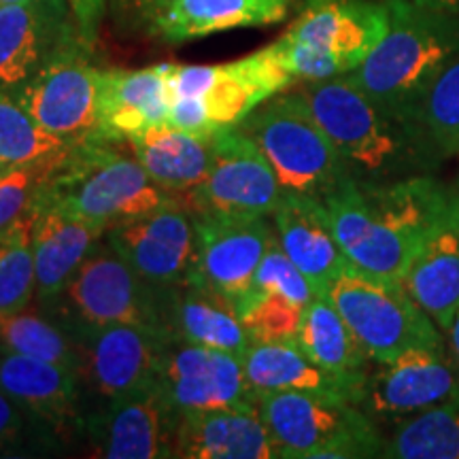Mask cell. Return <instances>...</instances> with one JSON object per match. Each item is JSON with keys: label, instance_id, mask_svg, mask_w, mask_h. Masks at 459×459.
<instances>
[{"label": "cell", "instance_id": "cell-1", "mask_svg": "<svg viewBox=\"0 0 459 459\" xmlns=\"http://www.w3.org/2000/svg\"><path fill=\"white\" fill-rule=\"evenodd\" d=\"M455 196L432 175L394 181L347 177L324 203L349 264L372 277L400 281Z\"/></svg>", "mask_w": 459, "mask_h": 459}, {"label": "cell", "instance_id": "cell-2", "mask_svg": "<svg viewBox=\"0 0 459 459\" xmlns=\"http://www.w3.org/2000/svg\"><path fill=\"white\" fill-rule=\"evenodd\" d=\"M298 91L355 179L394 181L428 175L443 158L421 130L377 105L349 74L304 82Z\"/></svg>", "mask_w": 459, "mask_h": 459}, {"label": "cell", "instance_id": "cell-3", "mask_svg": "<svg viewBox=\"0 0 459 459\" xmlns=\"http://www.w3.org/2000/svg\"><path fill=\"white\" fill-rule=\"evenodd\" d=\"M385 37L347 74L377 105L421 130L417 119L423 100L459 56V15L419 7L411 0H385Z\"/></svg>", "mask_w": 459, "mask_h": 459}, {"label": "cell", "instance_id": "cell-4", "mask_svg": "<svg viewBox=\"0 0 459 459\" xmlns=\"http://www.w3.org/2000/svg\"><path fill=\"white\" fill-rule=\"evenodd\" d=\"M175 200L117 141L73 145L39 189L37 204L56 206L100 228L141 217Z\"/></svg>", "mask_w": 459, "mask_h": 459}, {"label": "cell", "instance_id": "cell-5", "mask_svg": "<svg viewBox=\"0 0 459 459\" xmlns=\"http://www.w3.org/2000/svg\"><path fill=\"white\" fill-rule=\"evenodd\" d=\"M387 26L385 0H304L271 48L296 82H324L358 68Z\"/></svg>", "mask_w": 459, "mask_h": 459}, {"label": "cell", "instance_id": "cell-6", "mask_svg": "<svg viewBox=\"0 0 459 459\" xmlns=\"http://www.w3.org/2000/svg\"><path fill=\"white\" fill-rule=\"evenodd\" d=\"M237 128L262 149L283 194L324 200L338 183L351 177L298 90L273 96Z\"/></svg>", "mask_w": 459, "mask_h": 459}, {"label": "cell", "instance_id": "cell-7", "mask_svg": "<svg viewBox=\"0 0 459 459\" xmlns=\"http://www.w3.org/2000/svg\"><path fill=\"white\" fill-rule=\"evenodd\" d=\"M254 404L283 459L381 457L385 436L358 404L300 392L254 394Z\"/></svg>", "mask_w": 459, "mask_h": 459}, {"label": "cell", "instance_id": "cell-8", "mask_svg": "<svg viewBox=\"0 0 459 459\" xmlns=\"http://www.w3.org/2000/svg\"><path fill=\"white\" fill-rule=\"evenodd\" d=\"M328 300L342 315L372 364L411 349L445 347L443 330L412 300L400 281L372 277L349 264L332 281Z\"/></svg>", "mask_w": 459, "mask_h": 459}, {"label": "cell", "instance_id": "cell-9", "mask_svg": "<svg viewBox=\"0 0 459 459\" xmlns=\"http://www.w3.org/2000/svg\"><path fill=\"white\" fill-rule=\"evenodd\" d=\"M156 298L158 287L145 283L102 237L43 311L68 332L113 324L156 330Z\"/></svg>", "mask_w": 459, "mask_h": 459}, {"label": "cell", "instance_id": "cell-10", "mask_svg": "<svg viewBox=\"0 0 459 459\" xmlns=\"http://www.w3.org/2000/svg\"><path fill=\"white\" fill-rule=\"evenodd\" d=\"M177 200L194 217L251 220L273 215L283 189L262 149L238 128H226L215 132L204 181Z\"/></svg>", "mask_w": 459, "mask_h": 459}, {"label": "cell", "instance_id": "cell-11", "mask_svg": "<svg viewBox=\"0 0 459 459\" xmlns=\"http://www.w3.org/2000/svg\"><path fill=\"white\" fill-rule=\"evenodd\" d=\"M94 48L77 34L13 94L34 122L71 145L99 139L100 68L94 65Z\"/></svg>", "mask_w": 459, "mask_h": 459}, {"label": "cell", "instance_id": "cell-12", "mask_svg": "<svg viewBox=\"0 0 459 459\" xmlns=\"http://www.w3.org/2000/svg\"><path fill=\"white\" fill-rule=\"evenodd\" d=\"M83 412L102 402L152 387L158 351L166 338L139 324H113L71 332Z\"/></svg>", "mask_w": 459, "mask_h": 459}, {"label": "cell", "instance_id": "cell-13", "mask_svg": "<svg viewBox=\"0 0 459 459\" xmlns=\"http://www.w3.org/2000/svg\"><path fill=\"white\" fill-rule=\"evenodd\" d=\"M152 387L177 415L255 406L243 358L181 341L162 342Z\"/></svg>", "mask_w": 459, "mask_h": 459}, {"label": "cell", "instance_id": "cell-14", "mask_svg": "<svg viewBox=\"0 0 459 459\" xmlns=\"http://www.w3.org/2000/svg\"><path fill=\"white\" fill-rule=\"evenodd\" d=\"M459 404V368L449 349H411L372 364L359 409L377 423H400L436 406Z\"/></svg>", "mask_w": 459, "mask_h": 459}, {"label": "cell", "instance_id": "cell-15", "mask_svg": "<svg viewBox=\"0 0 459 459\" xmlns=\"http://www.w3.org/2000/svg\"><path fill=\"white\" fill-rule=\"evenodd\" d=\"M108 245L149 285L186 283L196 254L194 217L179 200L107 228Z\"/></svg>", "mask_w": 459, "mask_h": 459}, {"label": "cell", "instance_id": "cell-16", "mask_svg": "<svg viewBox=\"0 0 459 459\" xmlns=\"http://www.w3.org/2000/svg\"><path fill=\"white\" fill-rule=\"evenodd\" d=\"M177 412L153 387L91 406L83 412L82 440L107 459H170Z\"/></svg>", "mask_w": 459, "mask_h": 459}, {"label": "cell", "instance_id": "cell-17", "mask_svg": "<svg viewBox=\"0 0 459 459\" xmlns=\"http://www.w3.org/2000/svg\"><path fill=\"white\" fill-rule=\"evenodd\" d=\"M194 226L196 254L187 281L226 296L237 307L254 287L257 266L274 240V228L266 217H194Z\"/></svg>", "mask_w": 459, "mask_h": 459}, {"label": "cell", "instance_id": "cell-18", "mask_svg": "<svg viewBox=\"0 0 459 459\" xmlns=\"http://www.w3.org/2000/svg\"><path fill=\"white\" fill-rule=\"evenodd\" d=\"M77 34L68 0L0 4V90L17 94Z\"/></svg>", "mask_w": 459, "mask_h": 459}, {"label": "cell", "instance_id": "cell-19", "mask_svg": "<svg viewBox=\"0 0 459 459\" xmlns=\"http://www.w3.org/2000/svg\"><path fill=\"white\" fill-rule=\"evenodd\" d=\"M0 389L65 446L82 440V389L71 368L0 344Z\"/></svg>", "mask_w": 459, "mask_h": 459}, {"label": "cell", "instance_id": "cell-20", "mask_svg": "<svg viewBox=\"0 0 459 459\" xmlns=\"http://www.w3.org/2000/svg\"><path fill=\"white\" fill-rule=\"evenodd\" d=\"M156 330L166 341L220 349L238 358L251 347L234 302L189 281L158 287Z\"/></svg>", "mask_w": 459, "mask_h": 459}, {"label": "cell", "instance_id": "cell-21", "mask_svg": "<svg viewBox=\"0 0 459 459\" xmlns=\"http://www.w3.org/2000/svg\"><path fill=\"white\" fill-rule=\"evenodd\" d=\"M271 217L285 255L308 279L315 296H328L332 281L349 266V260L338 245L324 200L283 194Z\"/></svg>", "mask_w": 459, "mask_h": 459}, {"label": "cell", "instance_id": "cell-22", "mask_svg": "<svg viewBox=\"0 0 459 459\" xmlns=\"http://www.w3.org/2000/svg\"><path fill=\"white\" fill-rule=\"evenodd\" d=\"M170 65L124 71L100 68L99 74V139L128 143L132 134L169 122Z\"/></svg>", "mask_w": 459, "mask_h": 459}, {"label": "cell", "instance_id": "cell-23", "mask_svg": "<svg viewBox=\"0 0 459 459\" xmlns=\"http://www.w3.org/2000/svg\"><path fill=\"white\" fill-rule=\"evenodd\" d=\"M177 459H277L271 432L255 406L181 412L172 434Z\"/></svg>", "mask_w": 459, "mask_h": 459}, {"label": "cell", "instance_id": "cell-24", "mask_svg": "<svg viewBox=\"0 0 459 459\" xmlns=\"http://www.w3.org/2000/svg\"><path fill=\"white\" fill-rule=\"evenodd\" d=\"M107 230L79 217H73L56 206L34 203L32 251L37 273L34 302L48 308L74 271L82 266L91 247L105 237Z\"/></svg>", "mask_w": 459, "mask_h": 459}, {"label": "cell", "instance_id": "cell-25", "mask_svg": "<svg viewBox=\"0 0 459 459\" xmlns=\"http://www.w3.org/2000/svg\"><path fill=\"white\" fill-rule=\"evenodd\" d=\"M296 83L271 45L240 60L215 65V77L203 100L217 130L237 128L257 107Z\"/></svg>", "mask_w": 459, "mask_h": 459}, {"label": "cell", "instance_id": "cell-26", "mask_svg": "<svg viewBox=\"0 0 459 459\" xmlns=\"http://www.w3.org/2000/svg\"><path fill=\"white\" fill-rule=\"evenodd\" d=\"M400 283L440 330L449 328L459 311V192Z\"/></svg>", "mask_w": 459, "mask_h": 459}, {"label": "cell", "instance_id": "cell-27", "mask_svg": "<svg viewBox=\"0 0 459 459\" xmlns=\"http://www.w3.org/2000/svg\"><path fill=\"white\" fill-rule=\"evenodd\" d=\"M291 4L294 0H175L152 37L179 45L238 28L273 26L290 15Z\"/></svg>", "mask_w": 459, "mask_h": 459}, {"label": "cell", "instance_id": "cell-28", "mask_svg": "<svg viewBox=\"0 0 459 459\" xmlns=\"http://www.w3.org/2000/svg\"><path fill=\"white\" fill-rule=\"evenodd\" d=\"M243 370L254 394L300 392L359 406L358 392L315 364L296 341L251 342L243 355Z\"/></svg>", "mask_w": 459, "mask_h": 459}, {"label": "cell", "instance_id": "cell-29", "mask_svg": "<svg viewBox=\"0 0 459 459\" xmlns=\"http://www.w3.org/2000/svg\"><path fill=\"white\" fill-rule=\"evenodd\" d=\"M213 136H196L170 126H158L132 134L128 143L147 175L177 198L186 196L204 181L213 160Z\"/></svg>", "mask_w": 459, "mask_h": 459}, {"label": "cell", "instance_id": "cell-30", "mask_svg": "<svg viewBox=\"0 0 459 459\" xmlns=\"http://www.w3.org/2000/svg\"><path fill=\"white\" fill-rule=\"evenodd\" d=\"M296 342L315 364L351 385L361 402L372 359L328 298L307 304Z\"/></svg>", "mask_w": 459, "mask_h": 459}, {"label": "cell", "instance_id": "cell-31", "mask_svg": "<svg viewBox=\"0 0 459 459\" xmlns=\"http://www.w3.org/2000/svg\"><path fill=\"white\" fill-rule=\"evenodd\" d=\"M381 457L459 459V404L436 406L395 423Z\"/></svg>", "mask_w": 459, "mask_h": 459}, {"label": "cell", "instance_id": "cell-32", "mask_svg": "<svg viewBox=\"0 0 459 459\" xmlns=\"http://www.w3.org/2000/svg\"><path fill=\"white\" fill-rule=\"evenodd\" d=\"M0 344L17 353L54 361L74 372L77 347L66 328L43 311L37 302L15 313L0 315Z\"/></svg>", "mask_w": 459, "mask_h": 459}, {"label": "cell", "instance_id": "cell-33", "mask_svg": "<svg viewBox=\"0 0 459 459\" xmlns=\"http://www.w3.org/2000/svg\"><path fill=\"white\" fill-rule=\"evenodd\" d=\"M73 145L41 128L9 91L0 90V169L51 160Z\"/></svg>", "mask_w": 459, "mask_h": 459}, {"label": "cell", "instance_id": "cell-34", "mask_svg": "<svg viewBox=\"0 0 459 459\" xmlns=\"http://www.w3.org/2000/svg\"><path fill=\"white\" fill-rule=\"evenodd\" d=\"M34 206L13 226L0 232V315L15 313L34 302L37 273L32 251Z\"/></svg>", "mask_w": 459, "mask_h": 459}, {"label": "cell", "instance_id": "cell-35", "mask_svg": "<svg viewBox=\"0 0 459 459\" xmlns=\"http://www.w3.org/2000/svg\"><path fill=\"white\" fill-rule=\"evenodd\" d=\"M304 308L290 298L274 291L251 290L243 300L237 302L240 324L249 334L251 342H285L296 341L300 330Z\"/></svg>", "mask_w": 459, "mask_h": 459}, {"label": "cell", "instance_id": "cell-36", "mask_svg": "<svg viewBox=\"0 0 459 459\" xmlns=\"http://www.w3.org/2000/svg\"><path fill=\"white\" fill-rule=\"evenodd\" d=\"M417 122L440 156H459V56L429 90Z\"/></svg>", "mask_w": 459, "mask_h": 459}, {"label": "cell", "instance_id": "cell-37", "mask_svg": "<svg viewBox=\"0 0 459 459\" xmlns=\"http://www.w3.org/2000/svg\"><path fill=\"white\" fill-rule=\"evenodd\" d=\"M65 156L66 153H62L57 158L0 172V232L13 226L20 217L30 213L37 203L39 189Z\"/></svg>", "mask_w": 459, "mask_h": 459}, {"label": "cell", "instance_id": "cell-38", "mask_svg": "<svg viewBox=\"0 0 459 459\" xmlns=\"http://www.w3.org/2000/svg\"><path fill=\"white\" fill-rule=\"evenodd\" d=\"M62 449H65V445L49 429L34 423L0 389V455H34V453Z\"/></svg>", "mask_w": 459, "mask_h": 459}, {"label": "cell", "instance_id": "cell-39", "mask_svg": "<svg viewBox=\"0 0 459 459\" xmlns=\"http://www.w3.org/2000/svg\"><path fill=\"white\" fill-rule=\"evenodd\" d=\"M251 290L274 291V294H281L298 302L300 307H307L313 298H317L308 279L300 273V268L281 249L277 234H274V240L266 249V254H264L260 266H257Z\"/></svg>", "mask_w": 459, "mask_h": 459}, {"label": "cell", "instance_id": "cell-40", "mask_svg": "<svg viewBox=\"0 0 459 459\" xmlns=\"http://www.w3.org/2000/svg\"><path fill=\"white\" fill-rule=\"evenodd\" d=\"M166 126L196 136H213L217 132L206 113L203 96H170Z\"/></svg>", "mask_w": 459, "mask_h": 459}, {"label": "cell", "instance_id": "cell-41", "mask_svg": "<svg viewBox=\"0 0 459 459\" xmlns=\"http://www.w3.org/2000/svg\"><path fill=\"white\" fill-rule=\"evenodd\" d=\"M172 3L175 0H111V9L126 26L141 28L152 34L153 26Z\"/></svg>", "mask_w": 459, "mask_h": 459}, {"label": "cell", "instance_id": "cell-42", "mask_svg": "<svg viewBox=\"0 0 459 459\" xmlns=\"http://www.w3.org/2000/svg\"><path fill=\"white\" fill-rule=\"evenodd\" d=\"M443 334H445L446 349H449L451 358L455 359V364H457V368H459V311L455 315V319L451 321V325L443 332Z\"/></svg>", "mask_w": 459, "mask_h": 459}, {"label": "cell", "instance_id": "cell-43", "mask_svg": "<svg viewBox=\"0 0 459 459\" xmlns=\"http://www.w3.org/2000/svg\"><path fill=\"white\" fill-rule=\"evenodd\" d=\"M411 3L419 4V7L440 11V13L459 15V0H411Z\"/></svg>", "mask_w": 459, "mask_h": 459}, {"label": "cell", "instance_id": "cell-44", "mask_svg": "<svg viewBox=\"0 0 459 459\" xmlns=\"http://www.w3.org/2000/svg\"><path fill=\"white\" fill-rule=\"evenodd\" d=\"M13 3H24V0H0V4H13Z\"/></svg>", "mask_w": 459, "mask_h": 459}]
</instances>
